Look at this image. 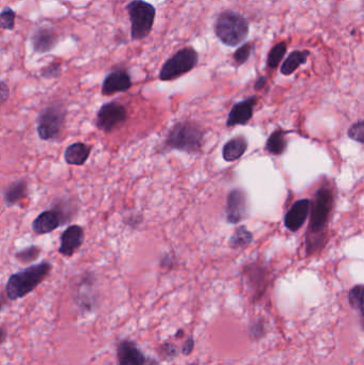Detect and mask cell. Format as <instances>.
I'll return each mask as SVG.
<instances>
[{
	"mask_svg": "<svg viewBox=\"0 0 364 365\" xmlns=\"http://www.w3.org/2000/svg\"><path fill=\"white\" fill-rule=\"evenodd\" d=\"M29 195V183L26 179L13 181L3 190V201L8 207L15 206L23 202Z\"/></svg>",
	"mask_w": 364,
	"mask_h": 365,
	"instance_id": "obj_18",
	"label": "cell"
},
{
	"mask_svg": "<svg viewBox=\"0 0 364 365\" xmlns=\"http://www.w3.org/2000/svg\"><path fill=\"white\" fill-rule=\"evenodd\" d=\"M141 217L139 216H129V221H126L127 225H131V227H137V225H140Z\"/></svg>",
	"mask_w": 364,
	"mask_h": 365,
	"instance_id": "obj_38",
	"label": "cell"
},
{
	"mask_svg": "<svg viewBox=\"0 0 364 365\" xmlns=\"http://www.w3.org/2000/svg\"><path fill=\"white\" fill-rule=\"evenodd\" d=\"M60 219L61 225H67L78 214V200L71 195L59 197L51 203V209Z\"/></svg>",
	"mask_w": 364,
	"mask_h": 365,
	"instance_id": "obj_17",
	"label": "cell"
},
{
	"mask_svg": "<svg viewBox=\"0 0 364 365\" xmlns=\"http://www.w3.org/2000/svg\"><path fill=\"white\" fill-rule=\"evenodd\" d=\"M204 133L206 131L196 122H179L169 131L165 145L169 149L196 154L202 149Z\"/></svg>",
	"mask_w": 364,
	"mask_h": 365,
	"instance_id": "obj_4",
	"label": "cell"
},
{
	"mask_svg": "<svg viewBox=\"0 0 364 365\" xmlns=\"http://www.w3.org/2000/svg\"><path fill=\"white\" fill-rule=\"evenodd\" d=\"M10 97V90L7 83L0 81V106L5 104Z\"/></svg>",
	"mask_w": 364,
	"mask_h": 365,
	"instance_id": "obj_36",
	"label": "cell"
},
{
	"mask_svg": "<svg viewBox=\"0 0 364 365\" xmlns=\"http://www.w3.org/2000/svg\"><path fill=\"white\" fill-rule=\"evenodd\" d=\"M258 104V97L254 95L249 99L236 103L233 106L226 119V127H232L236 125H246L254 117V108Z\"/></svg>",
	"mask_w": 364,
	"mask_h": 365,
	"instance_id": "obj_15",
	"label": "cell"
},
{
	"mask_svg": "<svg viewBox=\"0 0 364 365\" xmlns=\"http://www.w3.org/2000/svg\"><path fill=\"white\" fill-rule=\"evenodd\" d=\"M311 53L309 51H294L288 56L284 63H282L281 72L282 75L290 76L299 69L300 65L307 63L308 58Z\"/></svg>",
	"mask_w": 364,
	"mask_h": 365,
	"instance_id": "obj_23",
	"label": "cell"
},
{
	"mask_svg": "<svg viewBox=\"0 0 364 365\" xmlns=\"http://www.w3.org/2000/svg\"><path fill=\"white\" fill-rule=\"evenodd\" d=\"M76 300L81 310L85 312L94 310V277L90 273H85L77 284Z\"/></svg>",
	"mask_w": 364,
	"mask_h": 365,
	"instance_id": "obj_16",
	"label": "cell"
},
{
	"mask_svg": "<svg viewBox=\"0 0 364 365\" xmlns=\"http://www.w3.org/2000/svg\"><path fill=\"white\" fill-rule=\"evenodd\" d=\"M129 21L132 24V39L140 41L149 37L154 25L156 9L143 0H133L126 6Z\"/></svg>",
	"mask_w": 364,
	"mask_h": 365,
	"instance_id": "obj_6",
	"label": "cell"
},
{
	"mask_svg": "<svg viewBox=\"0 0 364 365\" xmlns=\"http://www.w3.org/2000/svg\"><path fill=\"white\" fill-rule=\"evenodd\" d=\"M347 135L351 140L357 141L359 143H364V121L360 120L355 124L351 125V129H348Z\"/></svg>",
	"mask_w": 364,
	"mask_h": 365,
	"instance_id": "obj_32",
	"label": "cell"
},
{
	"mask_svg": "<svg viewBox=\"0 0 364 365\" xmlns=\"http://www.w3.org/2000/svg\"><path fill=\"white\" fill-rule=\"evenodd\" d=\"M67 109L63 102H53L40 111L37 117V133L43 141L59 139L65 129Z\"/></svg>",
	"mask_w": 364,
	"mask_h": 365,
	"instance_id": "obj_5",
	"label": "cell"
},
{
	"mask_svg": "<svg viewBox=\"0 0 364 365\" xmlns=\"http://www.w3.org/2000/svg\"><path fill=\"white\" fill-rule=\"evenodd\" d=\"M51 269L53 265L44 261L11 275L6 284V296L8 300L15 301L33 293L42 282L47 280Z\"/></svg>",
	"mask_w": 364,
	"mask_h": 365,
	"instance_id": "obj_2",
	"label": "cell"
},
{
	"mask_svg": "<svg viewBox=\"0 0 364 365\" xmlns=\"http://www.w3.org/2000/svg\"><path fill=\"white\" fill-rule=\"evenodd\" d=\"M14 24H15V12L13 10L6 8L3 12H0V28L12 30Z\"/></svg>",
	"mask_w": 364,
	"mask_h": 365,
	"instance_id": "obj_31",
	"label": "cell"
},
{
	"mask_svg": "<svg viewBox=\"0 0 364 365\" xmlns=\"http://www.w3.org/2000/svg\"><path fill=\"white\" fill-rule=\"evenodd\" d=\"M33 47L37 53H49L57 45L58 35L53 29L41 28L33 35Z\"/></svg>",
	"mask_w": 364,
	"mask_h": 365,
	"instance_id": "obj_20",
	"label": "cell"
},
{
	"mask_svg": "<svg viewBox=\"0 0 364 365\" xmlns=\"http://www.w3.org/2000/svg\"><path fill=\"white\" fill-rule=\"evenodd\" d=\"M85 238V231L81 225H69L61 234L60 246L58 249V252L63 257H73L83 246Z\"/></svg>",
	"mask_w": 364,
	"mask_h": 365,
	"instance_id": "obj_12",
	"label": "cell"
},
{
	"mask_svg": "<svg viewBox=\"0 0 364 365\" xmlns=\"http://www.w3.org/2000/svg\"><path fill=\"white\" fill-rule=\"evenodd\" d=\"M248 149V141L242 136H238L229 140L222 149V157L228 163L238 161Z\"/></svg>",
	"mask_w": 364,
	"mask_h": 365,
	"instance_id": "obj_22",
	"label": "cell"
},
{
	"mask_svg": "<svg viewBox=\"0 0 364 365\" xmlns=\"http://www.w3.org/2000/svg\"><path fill=\"white\" fill-rule=\"evenodd\" d=\"M119 365H162L156 359L145 356L134 341L123 339L117 345Z\"/></svg>",
	"mask_w": 364,
	"mask_h": 365,
	"instance_id": "obj_9",
	"label": "cell"
},
{
	"mask_svg": "<svg viewBox=\"0 0 364 365\" xmlns=\"http://www.w3.org/2000/svg\"><path fill=\"white\" fill-rule=\"evenodd\" d=\"M214 29L217 39L229 47H238L249 37V22L232 10H226L217 17Z\"/></svg>",
	"mask_w": 364,
	"mask_h": 365,
	"instance_id": "obj_3",
	"label": "cell"
},
{
	"mask_svg": "<svg viewBox=\"0 0 364 365\" xmlns=\"http://www.w3.org/2000/svg\"><path fill=\"white\" fill-rule=\"evenodd\" d=\"M127 109L118 102H109L101 105L97 111V127L103 133H113L126 122Z\"/></svg>",
	"mask_w": 364,
	"mask_h": 365,
	"instance_id": "obj_8",
	"label": "cell"
},
{
	"mask_svg": "<svg viewBox=\"0 0 364 365\" xmlns=\"http://www.w3.org/2000/svg\"><path fill=\"white\" fill-rule=\"evenodd\" d=\"M252 241H254V234L245 225H240V227H236V230L231 236L229 245H230L231 248L238 250V249L249 246Z\"/></svg>",
	"mask_w": 364,
	"mask_h": 365,
	"instance_id": "obj_25",
	"label": "cell"
},
{
	"mask_svg": "<svg viewBox=\"0 0 364 365\" xmlns=\"http://www.w3.org/2000/svg\"><path fill=\"white\" fill-rule=\"evenodd\" d=\"M311 201L300 199L294 203L284 217V225L290 232H297L301 229L311 211Z\"/></svg>",
	"mask_w": 364,
	"mask_h": 365,
	"instance_id": "obj_14",
	"label": "cell"
},
{
	"mask_svg": "<svg viewBox=\"0 0 364 365\" xmlns=\"http://www.w3.org/2000/svg\"><path fill=\"white\" fill-rule=\"evenodd\" d=\"M286 51H288V43L286 41L276 43L268 53L267 67L272 70L276 69L286 56Z\"/></svg>",
	"mask_w": 364,
	"mask_h": 365,
	"instance_id": "obj_26",
	"label": "cell"
},
{
	"mask_svg": "<svg viewBox=\"0 0 364 365\" xmlns=\"http://www.w3.org/2000/svg\"><path fill=\"white\" fill-rule=\"evenodd\" d=\"M188 365H199V363L198 362H194V363H190V364H188Z\"/></svg>",
	"mask_w": 364,
	"mask_h": 365,
	"instance_id": "obj_42",
	"label": "cell"
},
{
	"mask_svg": "<svg viewBox=\"0 0 364 365\" xmlns=\"http://www.w3.org/2000/svg\"><path fill=\"white\" fill-rule=\"evenodd\" d=\"M266 85H267V77L266 76H260L258 81L254 83V89L256 91H260V90L264 89Z\"/></svg>",
	"mask_w": 364,
	"mask_h": 365,
	"instance_id": "obj_37",
	"label": "cell"
},
{
	"mask_svg": "<svg viewBox=\"0 0 364 365\" xmlns=\"http://www.w3.org/2000/svg\"><path fill=\"white\" fill-rule=\"evenodd\" d=\"M195 348V340L194 336H188L185 341L184 344H183L182 349H181V352L185 356H190L192 352H194Z\"/></svg>",
	"mask_w": 364,
	"mask_h": 365,
	"instance_id": "obj_35",
	"label": "cell"
},
{
	"mask_svg": "<svg viewBox=\"0 0 364 365\" xmlns=\"http://www.w3.org/2000/svg\"><path fill=\"white\" fill-rule=\"evenodd\" d=\"M286 133V131L279 127L268 137L267 143H266V149H267L268 153L276 155V156L283 154L286 147H288Z\"/></svg>",
	"mask_w": 364,
	"mask_h": 365,
	"instance_id": "obj_24",
	"label": "cell"
},
{
	"mask_svg": "<svg viewBox=\"0 0 364 365\" xmlns=\"http://www.w3.org/2000/svg\"><path fill=\"white\" fill-rule=\"evenodd\" d=\"M199 54L194 47H186L179 49L169 58L159 72V79L171 81L192 71L198 65Z\"/></svg>",
	"mask_w": 364,
	"mask_h": 365,
	"instance_id": "obj_7",
	"label": "cell"
},
{
	"mask_svg": "<svg viewBox=\"0 0 364 365\" xmlns=\"http://www.w3.org/2000/svg\"><path fill=\"white\" fill-rule=\"evenodd\" d=\"M6 306H7V301H6V299L3 298V297H0V312L3 311V309L6 308Z\"/></svg>",
	"mask_w": 364,
	"mask_h": 365,
	"instance_id": "obj_40",
	"label": "cell"
},
{
	"mask_svg": "<svg viewBox=\"0 0 364 365\" xmlns=\"http://www.w3.org/2000/svg\"><path fill=\"white\" fill-rule=\"evenodd\" d=\"M157 352L162 357L163 360H171L176 358L180 354L178 346L172 342H165L159 345Z\"/></svg>",
	"mask_w": 364,
	"mask_h": 365,
	"instance_id": "obj_30",
	"label": "cell"
},
{
	"mask_svg": "<svg viewBox=\"0 0 364 365\" xmlns=\"http://www.w3.org/2000/svg\"><path fill=\"white\" fill-rule=\"evenodd\" d=\"M61 227L60 219L53 209L42 211L33 221V231L37 235H45Z\"/></svg>",
	"mask_w": 364,
	"mask_h": 365,
	"instance_id": "obj_19",
	"label": "cell"
},
{
	"mask_svg": "<svg viewBox=\"0 0 364 365\" xmlns=\"http://www.w3.org/2000/svg\"><path fill=\"white\" fill-rule=\"evenodd\" d=\"M249 214V201L246 191L234 188L226 197V218L231 225H238Z\"/></svg>",
	"mask_w": 364,
	"mask_h": 365,
	"instance_id": "obj_10",
	"label": "cell"
},
{
	"mask_svg": "<svg viewBox=\"0 0 364 365\" xmlns=\"http://www.w3.org/2000/svg\"><path fill=\"white\" fill-rule=\"evenodd\" d=\"M132 79L129 72L124 69H117L110 72L103 81L101 95L109 97L115 93L126 92L132 88Z\"/></svg>",
	"mask_w": 364,
	"mask_h": 365,
	"instance_id": "obj_13",
	"label": "cell"
},
{
	"mask_svg": "<svg viewBox=\"0 0 364 365\" xmlns=\"http://www.w3.org/2000/svg\"><path fill=\"white\" fill-rule=\"evenodd\" d=\"M249 332L254 341H258L263 338L266 333L264 319L260 318L254 321V323H251V325H250Z\"/></svg>",
	"mask_w": 364,
	"mask_h": 365,
	"instance_id": "obj_33",
	"label": "cell"
},
{
	"mask_svg": "<svg viewBox=\"0 0 364 365\" xmlns=\"http://www.w3.org/2000/svg\"><path fill=\"white\" fill-rule=\"evenodd\" d=\"M61 74L60 63H51L41 72L42 77L47 79H57Z\"/></svg>",
	"mask_w": 364,
	"mask_h": 365,
	"instance_id": "obj_34",
	"label": "cell"
},
{
	"mask_svg": "<svg viewBox=\"0 0 364 365\" xmlns=\"http://www.w3.org/2000/svg\"><path fill=\"white\" fill-rule=\"evenodd\" d=\"M363 285L354 286L348 293V302L354 310L360 311V316H363Z\"/></svg>",
	"mask_w": 364,
	"mask_h": 365,
	"instance_id": "obj_28",
	"label": "cell"
},
{
	"mask_svg": "<svg viewBox=\"0 0 364 365\" xmlns=\"http://www.w3.org/2000/svg\"><path fill=\"white\" fill-rule=\"evenodd\" d=\"M41 253V247L37 246V245H31V246L25 247V248L17 251L14 257L23 264H31L39 259Z\"/></svg>",
	"mask_w": 364,
	"mask_h": 365,
	"instance_id": "obj_27",
	"label": "cell"
},
{
	"mask_svg": "<svg viewBox=\"0 0 364 365\" xmlns=\"http://www.w3.org/2000/svg\"><path fill=\"white\" fill-rule=\"evenodd\" d=\"M184 331L179 330L178 332H176V338H183V336H184Z\"/></svg>",
	"mask_w": 364,
	"mask_h": 365,
	"instance_id": "obj_41",
	"label": "cell"
},
{
	"mask_svg": "<svg viewBox=\"0 0 364 365\" xmlns=\"http://www.w3.org/2000/svg\"><path fill=\"white\" fill-rule=\"evenodd\" d=\"M254 51V44L245 43L242 47L236 49L235 53L233 54V63L236 67H242V65L249 60Z\"/></svg>",
	"mask_w": 364,
	"mask_h": 365,
	"instance_id": "obj_29",
	"label": "cell"
},
{
	"mask_svg": "<svg viewBox=\"0 0 364 365\" xmlns=\"http://www.w3.org/2000/svg\"><path fill=\"white\" fill-rule=\"evenodd\" d=\"M334 193L329 185H323L316 191L313 203L309 229L306 235V248L308 254H313L325 245L326 230L330 215L333 209Z\"/></svg>",
	"mask_w": 364,
	"mask_h": 365,
	"instance_id": "obj_1",
	"label": "cell"
},
{
	"mask_svg": "<svg viewBox=\"0 0 364 365\" xmlns=\"http://www.w3.org/2000/svg\"><path fill=\"white\" fill-rule=\"evenodd\" d=\"M7 336L8 333L7 331H6V329L1 328V327H0V345L6 342V340H7Z\"/></svg>",
	"mask_w": 364,
	"mask_h": 365,
	"instance_id": "obj_39",
	"label": "cell"
},
{
	"mask_svg": "<svg viewBox=\"0 0 364 365\" xmlns=\"http://www.w3.org/2000/svg\"><path fill=\"white\" fill-rule=\"evenodd\" d=\"M242 276L252 300H260L267 289V271L265 267L258 263H251L244 267Z\"/></svg>",
	"mask_w": 364,
	"mask_h": 365,
	"instance_id": "obj_11",
	"label": "cell"
},
{
	"mask_svg": "<svg viewBox=\"0 0 364 365\" xmlns=\"http://www.w3.org/2000/svg\"><path fill=\"white\" fill-rule=\"evenodd\" d=\"M92 147L83 143H75L69 145L65 151V161L67 165H83L88 161Z\"/></svg>",
	"mask_w": 364,
	"mask_h": 365,
	"instance_id": "obj_21",
	"label": "cell"
}]
</instances>
